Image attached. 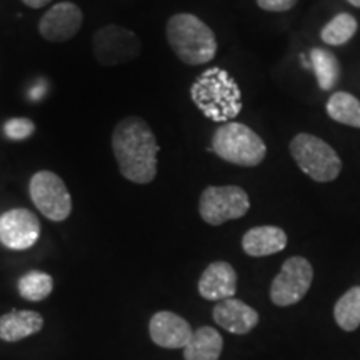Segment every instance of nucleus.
Returning <instances> with one entry per match:
<instances>
[{"mask_svg":"<svg viewBox=\"0 0 360 360\" xmlns=\"http://www.w3.org/2000/svg\"><path fill=\"white\" fill-rule=\"evenodd\" d=\"M112 150L120 174L134 184H150L157 175L159 143L150 125L137 115H129L115 125Z\"/></svg>","mask_w":360,"mask_h":360,"instance_id":"nucleus-1","label":"nucleus"},{"mask_svg":"<svg viewBox=\"0 0 360 360\" xmlns=\"http://www.w3.org/2000/svg\"><path fill=\"white\" fill-rule=\"evenodd\" d=\"M195 107L214 122H231L242 110V94L227 70L212 67L202 72L191 87Z\"/></svg>","mask_w":360,"mask_h":360,"instance_id":"nucleus-2","label":"nucleus"},{"mask_svg":"<svg viewBox=\"0 0 360 360\" xmlns=\"http://www.w3.org/2000/svg\"><path fill=\"white\" fill-rule=\"evenodd\" d=\"M167 42L184 64L202 65L217 53V39L209 25L192 13H177L167 22Z\"/></svg>","mask_w":360,"mask_h":360,"instance_id":"nucleus-3","label":"nucleus"},{"mask_svg":"<svg viewBox=\"0 0 360 360\" xmlns=\"http://www.w3.org/2000/svg\"><path fill=\"white\" fill-rule=\"evenodd\" d=\"M210 148L222 160L240 167H255L267 155V147L259 134L238 122H229L215 130Z\"/></svg>","mask_w":360,"mask_h":360,"instance_id":"nucleus-4","label":"nucleus"},{"mask_svg":"<svg viewBox=\"0 0 360 360\" xmlns=\"http://www.w3.org/2000/svg\"><path fill=\"white\" fill-rule=\"evenodd\" d=\"M290 155L315 182H332L340 175L342 160L326 141L312 134H299L290 142Z\"/></svg>","mask_w":360,"mask_h":360,"instance_id":"nucleus-5","label":"nucleus"},{"mask_svg":"<svg viewBox=\"0 0 360 360\" xmlns=\"http://www.w3.org/2000/svg\"><path fill=\"white\" fill-rule=\"evenodd\" d=\"M249 209V193L238 186H210L202 192L199 200L200 217L214 227L244 217Z\"/></svg>","mask_w":360,"mask_h":360,"instance_id":"nucleus-6","label":"nucleus"},{"mask_svg":"<svg viewBox=\"0 0 360 360\" xmlns=\"http://www.w3.org/2000/svg\"><path fill=\"white\" fill-rule=\"evenodd\" d=\"M29 193L39 212L52 222H64L72 212V197L65 182L51 170L34 174L29 184Z\"/></svg>","mask_w":360,"mask_h":360,"instance_id":"nucleus-7","label":"nucleus"},{"mask_svg":"<svg viewBox=\"0 0 360 360\" xmlns=\"http://www.w3.org/2000/svg\"><path fill=\"white\" fill-rule=\"evenodd\" d=\"M314 269L307 259L290 257L270 285V300L278 307H289L304 299L312 285Z\"/></svg>","mask_w":360,"mask_h":360,"instance_id":"nucleus-8","label":"nucleus"},{"mask_svg":"<svg viewBox=\"0 0 360 360\" xmlns=\"http://www.w3.org/2000/svg\"><path fill=\"white\" fill-rule=\"evenodd\" d=\"M141 40L119 25H105L94 34V53L98 64L114 67L134 60L141 53Z\"/></svg>","mask_w":360,"mask_h":360,"instance_id":"nucleus-9","label":"nucleus"},{"mask_svg":"<svg viewBox=\"0 0 360 360\" xmlns=\"http://www.w3.org/2000/svg\"><path fill=\"white\" fill-rule=\"evenodd\" d=\"M40 237L37 215L29 209H11L0 215V244L11 250H27Z\"/></svg>","mask_w":360,"mask_h":360,"instance_id":"nucleus-10","label":"nucleus"},{"mask_svg":"<svg viewBox=\"0 0 360 360\" xmlns=\"http://www.w3.org/2000/svg\"><path fill=\"white\" fill-rule=\"evenodd\" d=\"M84 13L72 2L56 4L44 13L39 22V32L49 42H67L79 34Z\"/></svg>","mask_w":360,"mask_h":360,"instance_id":"nucleus-11","label":"nucleus"},{"mask_svg":"<svg viewBox=\"0 0 360 360\" xmlns=\"http://www.w3.org/2000/svg\"><path fill=\"white\" fill-rule=\"evenodd\" d=\"M148 334L155 345L162 349H184L193 334L191 323L180 315L162 310L152 315Z\"/></svg>","mask_w":360,"mask_h":360,"instance_id":"nucleus-12","label":"nucleus"},{"mask_svg":"<svg viewBox=\"0 0 360 360\" xmlns=\"http://www.w3.org/2000/svg\"><path fill=\"white\" fill-rule=\"evenodd\" d=\"M237 292V272L229 262H212L199 278V294L205 300L220 302Z\"/></svg>","mask_w":360,"mask_h":360,"instance_id":"nucleus-13","label":"nucleus"},{"mask_svg":"<svg viewBox=\"0 0 360 360\" xmlns=\"http://www.w3.org/2000/svg\"><path fill=\"white\" fill-rule=\"evenodd\" d=\"M214 321L231 334L244 335L259 323V314L238 299H225L214 307Z\"/></svg>","mask_w":360,"mask_h":360,"instance_id":"nucleus-14","label":"nucleus"},{"mask_svg":"<svg viewBox=\"0 0 360 360\" xmlns=\"http://www.w3.org/2000/svg\"><path fill=\"white\" fill-rule=\"evenodd\" d=\"M287 247V233L276 225H260L245 232L242 249L250 257H267Z\"/></svg>","mask_w":360,"mask_h":360,"instance_id":"nucleus-15","label":"nucleus"},{"mask_svg":"<svg viewBox=\"0 0 360 360\" xmlns=\"http://www.w3.org/2000/svg\"><path fill=\"white\" fill-rule=\"evenodd\" d=\"M44 317L34 310H12L0 317V339L19 342L42 330Z\"/></svg>","mask_w":360,"mask_h":360,"instance_id":"nucleus-16","label":"nucleus"},{"mask_svg":"<svg viewBox=\"0 0 360 360\" xmlns=\"http://www.w3.org/2000/svg\"><path fill=\"white\" fill-rule=\"evenodd\" d=\"M224 349V339L212 327H200L193 332L184 347L186 360H219Z\"/></svg>","mask_w":360,"mask_h":360,"instance_id":"nucleus-17","label":"nucleus"},{"mask_svg":"<svg viewBox=\"0 0 360 360\" xmlns=\"http://www.w3.org/2000/svg\"><path fill=\"white\" fill-rule=\"evenodd\" d=\"M310 65L317 77V84L322 90L334 89L340 79V64L337 57L326 49L310 51Z\"/></svg>","mask_w":360,"mask_h":360,"instance_id":"nucleus-18","label":"nucleus"},{"mask_svg":"<svg viewBox=\"0 0 360 360\" xmlns=\"http://www.w3.org/2000/svg\"><path fill=\"white\" fill-rule=\"evenodd\" d=\"M327 114L335 122L360 129V101L349 92H335L327 102Z\"/></svg>","mask_w":360,"mask_h":360,"instance_id":"nucleus-19","label":"nucleus"},{"mask_svg":"<svg viewBox=\"0 0 360 360\" xmlns=\"http://www.w3.org/2000/svg\"><path fill=\"white\" fill-rule=\"evenodd\" d=\"M334 319L345 332H354L360 326V287H352L337 300Z\"/></svg>","mask_w":360,"mask_h":360,"instance_id":"nucleus-20","label":"nucleus"},{"mask_svg":"<svg viewBox=\"0 0 360 360\" xmlns=\"http://www.w3.org/2000/svg\"><path fill=\"white\" fill-rule=\"evenodd\" d=\"M357 19L354 15H350L347 12H342L323 25V29L321 30V37L327 45L339 47V45L347 44L354 37L355 32H357Z\"/></svg>","mask_w":360,"mask_h":360,"instance_id":"nucleus-21","label":"nucleus"},{"mask_svg":"<svg viewBox=\"0 0 360 360\" xmlns=\"http://www.w3.org/2000/svg\"><path fill=\"white\" fill-rule=\"evenodd\" d=\"M19 294L30 302L45 300L53 290V278L40 270H30L19 278Z\"/></svg>","mask_w":360,"mask_h":360,"instance_id":"nucleus-22","label":"nucleus"},{"mask_svg":"<svg viewBox=\"0 0 360 360\" xmlns=\"http://www.w3.org/2000/svg\"><path fill=\"white\" fill-rule=\"evenodd\" d=\"M4 132L11 141H25L35 132V124L30 119H25V117H15V119L7 120L6 125H4Z\"/></svg>","mask_w":360,"mask_h":360,"instance_id":"nucleus-23","label":"nucleus"},{"mask_svg":"<svg viewBox=\"0 0 360 360\" xmlns=\"http://www.w3.org/2000/svg\"><path fill=\"white\" fill-rule=\"evenodd\" d=\"M299 0H257V6L267 12H287L295 7Z\"/></svg>","mask_w":360,"mask_h":360,"instance_id":"nucleus-24","label":"nucleus"},{"mask_svg":"<svg viewBox=\"0 0 360 360\" xmlns=\"http://www.w3.org/2000/svg\"><path fill=\"white\" fill-rule=\"evenodd\" d=\"M22 2H24L25 6L30 8H42L47 6V4H51L52 0H22Z\"/></svg>","mask_w":360,"mask_h":360,"instance_id":"nucleus-25","label":"nucleus"},{"mask_svg":"<svg viewBox=\"0 0 360 360\" xmlns=\"http://www.w3.org/2000/svg\"><path fill=\"white\" fill-rule=\"evenodd\" d=\"M347 2L350 4V6H354V7L360 8V0H347Z\"/></svg>","mask_w":360,"mask_h":360,"instance_id":"nucleus-26","label":"nucleus"}]
</instances>
